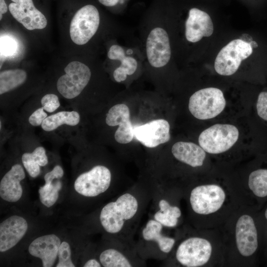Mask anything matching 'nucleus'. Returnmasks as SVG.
<instances>
[{
    "instance_id": "obj_1",
    "label": "nucleus",
    "mask_w": 267,
    "mask_h": 267,
    "mask_svg": "<svg viewBox=\"0 0 267 267\" xmlns=\"http://www.w3.org/2000/svg\"><path fill=\"white\" fill-rule=\"evenodd\" d=\"M143 189H129L106 204L101 210L99 220L104 230L120 236L122 242L130 238L145 208L146 192Z\"/></svg>"
},
{
    "instance_id": "obj_2",
    "label": "nucleus",
    "mask_w": 267,
    "mask_h": 267,
    "mask_svg": "<svg viewBox=\"0 0 267 267\" xmlns=\"http://www.w3.org/2000/svg\"><path fill=\"white\" fill-rule=\"evenodd\" d=\"M198 143L207 154L226 153L245 143L255 145L251 132L245 134L241 126L233 122H219L203 130L199 134Z\"/></svg>"
},
{
    "instance_id": "obj_3",
    "label": "nucleus",
    "mask_w": 267,
    "mask_h": 267,
    "mask_svg": "<svg viewBox=\"0 0 267 267\" xmlns=\"http://www.w3.org/2000/svg\"><path fill=\"white\" fill-rule=\"evenodd\" d=\"M139 41L145 64L156 70L169 64L172 54L170 37L162 20L143 21Z\"/></svg>"
},
{
    "instance_id": "obj_4",
    "label": "nucleus",
    "mask_w": 267,
    "mask_h": 267,
    "mask_svg": "<svg viewBox=\"0 0 267 267\" xmlns=\"http://www.w3.org/2000/svg\"><path fill=\"white\" fill-rule=\"evenodd\" d=\"M237 105H231L220 89L208 87L194 92L189 97L188 107L196 119L205 123L227 120Z\"/></svg>"
},
{
    "instance_id": "obj_5",
    "label": "nucleus",
    "mask_w": 267,
    "mask_h": 267,
    "mask_svg": "<svg viewBox=\"0 0 267 267\" xmlns=\"http://www.w3.org/2000/svg\"><path fill=\"white\" fill-rule=\"evenodd\" d=\"M107 57L120 63L113 73V78L117 83L125 81L128 76L134 74L138 67L144 63L139 40L133 44H112L108 50Z\"/></svg>"
},
{
    "instance_id": "obj_6",
    "label": "nucleus",
    "mask_w": 267,
    "mask_h": 267,
    "mask_svg": "<svg viewBox=\"0 0 267 267\" xmlns=\"http://www.w3.org/2000/svg\"><path fill=\"white\" fill-rule=\"evenodd\" d=\"M250 42L242 39H235L222 48L215 61L214 67L216 72L225 76L234 74L242 61L251 55L254 49L258 48L253 47Z\"/></svg>"
},
{
    "instance_id": "obj_7",
    "label": "nucleus",
    "mask_w": 267,
    "mask_h": 267,
    "mask_svg": "<svg viewBox=\"0 0 267 267\" xmlns=\"http://www.w3.org/2000/svg\"><path fill=\"white\" fill-rule=\"evenodd\" d=\"M100 23L99 11L92 4L80 8L73 17L70 25V36L78 45L89 42L97 32Z\"/></svg>"
},
{
    "instance_id": "obj_8",
    "label": "nucleus",
    "mask_w": 267,
    "mask_h": 267,
    "mask_svg": "<svg viewBox=\"0 0 267 267\" xmlns=\"http://www.w3.org/2000/svg\"><path fill=\"white\" fill-rule=\"evenodd\" d=\"M65 74L57 82L58 92L67 99L78 96L89 83L91 73L89 68L80 61L69 63L64 69Z\"/></svg>"
},
{
    "instance_id": "obj_9",
    "label": "nucleus",
    "mask_w": 267,
    "mask_h": 267,
    "mask_svg": "<svg viewBox=\"0 0 267 267\" xmlns=\"http://www.w3.org/2000/svg\"><path fill=\"white\" fill-rule=\"evenodd\" d=\"M225 199V194L219 185H201L191 190L189 202L192 210L200 215H208L218 211Z\"/></svg>"
},
{
    "instance_id": "obj_10",
    "label": "nucleus",
    "mask_w": 267,
    "mask_h": 267,
    "mask_svg": "<svg viewBox=\"0 0 267 267\" xmlns=\"http://www.w3.org/2000/svg\"><path fill=\"white\" fill-rule=\"evenodd\" d=\"M212 251L210 242L204 238L192 237L181 242L176 252V258L186 267H198L209 260Z\"/></svg>"
},
{
    "instance_id": "obj_11",
    "label": "nucleus",
    "mask_w": 267,
    "mask_h": 267,
    "mask_svg": "<svg viewBox=\"0 0 267 267\" xmlns=\"http://www.w3.org/2000/svg\"><path fill=\"white\" fill-rule=\"evenodd\" d=\"M111 180L110 170L104 166L97 165L81 174L75 181L74 188L82 195L95 197L109 188Z\"/></svg>"
},
{
    "instance_id": "obj_12",
    "label": "nucleus",
    "mask_w": 267,
    "mask_h": 267,
    "mask_svg": "<svg viewBox=\"0 0 267 267\" xmlns=\"http://www.w3.org/2000/svg\"><path fill=\"white\" fill-rule=\"evenodd\" d=\"M8 9L18 22L29 30L43 29L47 25L45 16L34 5L33 0H11Z\"/></svg>"
},
{
    "instance_id": "obj_13",
    "label": "nucleus",
    "mask_w": 267,
    "mask_h": 267,
    "mask_svg": "<svg viewBox=\"0 0 267 267\" xmlns=\"http://www.w3.org/2000/svg\"><path fill=\"white\" fill-rule=\"evenodd\" d=\"M170 130L167 120L156 119L134 127V136L144 146L154 148L170 140Z\"/></svg>"
},
{
    "instance_id": "obj_14",
    "label": "nucleus",
    "mask_w": 267,
    "mask_h": 267,
    "mask_svg": "<svg viewBox=\"0 0 267 267\" xmlns=\"http://www.w3.org/2000/svg\"><path fill=\"white\" fill-rule=\"evenodd\" d=\"M237 249L243 256L254 254L258 247V231L252 217L243 215L238 220L235 228Z\"/></svg>"
},
{
    "instance_id": "obj_15",
    "label": "nucleus",
    "mask_w": 267,
    "mask_h": 267,
    "mask_svg": "<svg viewBox=\"0 0 267 267\" xmlns=\"http://www.w3.org/2000/svg\"><path fill=\"white\" fill-rule=\"evenodd\" d=\"M105 122L109 126L119 125L114 135L117 142L127 144L133 139L134 127L130 120L129 108L126 104H118L112 106L107 113Z\"/></svg>"
},
{
    "instance_id": "obj_16",
    "label": "nucleus",
    "mask_w": 267,
    "mask_h": 267,
    "mask_svg": "<svg viewBox=\"0 0 267 267\" xmlns=\"http://www.w3.org/2000/svg\"><path fill=\"white\" fill-rule=\"evenodd\" d=\"M184 28L186 41L192 43L200 41L203 37H210L214 31L213 23L209 14L195 7L189 10Z\"/></svg>"
},
{
    "instance_id": "obj_17",
    "label": "nucleus",
    "mask_w": 267,
    "mask_h": 267,
    "mask_svg": "<svg viewBox=\"0 0 267 267\" xmlns=\"http://www.w3.org/2000/svg\"><path fill=\"white\" fill-rule=\"evenodd\" d=\"M163 225L154 219H149L143 227L140 236L139 242L153 249L158 253L168 254L172 250L175 240L173 238L163 234Z\"/></svg>"
},
{
    "instance_id": "obj_18",
    "label": "nucleus",
    "mask_w": 267,
    "mask_h": 267,
    "mask_svg": "<svg viewBox=\"0 0 267 267\" xmlns=\"http://www.w3.org/2000/svg\"><path fill=\"white\" fill-rule=\"evenodd\" d=\"M28 229L27 221L23 217L12 216L0 224V251L3 252L16 245Z\"/></svg>"
},
{
    "instance_id": "obj_19",
    "label": "nucleus",
    "mask_w": 267,
    "mask_h": 267,
    "mask_svg": "<svg viewBox=\"0 0 267 267\" xmlns=\"http://www.w3.org/2000/svg\"><path fill=\"white\" fill-rule=\"evenodd\" d=\"M61 244L59 238L55 234L43 235L36 238L29 246L28 251L33 256L41 259L43 267L53 266Z\"/></svg>"
},
{
    "instance_id": "obj_20",
    "label": "nucleus",
    "mask_w": 267,
    "mask_h": 267,
    "mask_svg": "<svg viewBox=\"0 0 267 267\" xmlns=\"http://www.w3.org/2000/svg\"><path fill=\"white\" fill-rule=\"evenodd\" d=\"M25 178L24 171L20 164L12 166L1 179L0 196L10 202L18 201L22 196L23 189L20 181Z\"/></svg>"
},
{
    "instance_id": "obj_21",
    "label": "nucleus",
    "mask_w": 267,
    "mask_h": 267,
    "mask_svg": "<svg viewBox=\"0 0 267 267\" xmlns=\"http://www.w3.org/2000/svg\"><path fill=\"white\" fill-rule=\"evenodd\" d=\"M171 151L176 159L192 168L201 167L207 154L199 144L189 141L176 142Z\"/></svg>"
},
{
    "instance_id": "obj_22",
    "label": "nucleus",
    "mask_w": 267,
    "mask_h": 267,
    "mask_svg": "<svg viewBox=\"0 0 267 267\" xmlns=\"http://www.w3.org/2000/svg\"><path fill=\"white\" fill-rule=\"evenodd\" d=\"M131 244L123 245L120 249L109 248L99 255V262L104 267H132L136 265L133 257L126 251Z\"/></svg>"
},
{
    "instance_id": "obj_23",
    "label": "nucleus",
    "mask_w": 267,
    "mask_h": 267,
    "mask_svg": "<svg viewBox=\"0 0 267 267\" xmlns=\"http://www.w3.org/2000/svg\"><path fill=\"white\" fill-rule=\"evenodd\" d=\"M157 202L158 210L154 213L153 219L164 226H176L181 215L180 209L178 206L171 205L165 198H159Z\"/></svg>"
},
{
    "instance_id": "obj_24",
    "label": "nucleus",
    "mask_w": 267,
    "mask_h": 267,
    "mask_svg": "<svg viewBox=\"0 0 267 267\" xmlns=\"http://www.w3.org/2000/svg\"><path fill=\"white\" fill-rule=\"evenodd\" d=\"M80 120V115L76 111H60L47 117L41 126L44 131L50 132L63 124L76 126L79 124Z\"/></svg>"
},
{
    "instance_id": "obj_25",
    "label": "nucleus",
    "mask_w": 267,
    "mask_h": 267,
    "mask_svg": "<svg viewBox=\"0 0 267 267\" xmlns=\"http://www.w3.org/2000/svg\"><path fill=\"white\" fill-rule=\"evenodd\" d=\"M22 161L29 175L32 178H36L40 173V166L47 164L48 159L44 148L39 146L32 153H24L22 156Z\"/></svg>"
},
{
    "instance_id": "obj_26",
    "label": "nucleus",
    "mask_w": 267,
    "mask_h": 267,
    "mask_svg": "<svg viewBox=\"0 0 267 267\" xmlns=\"http://www.w3.org/2000/svg\"><path fill=\"white\" fill-rule=\"evenodd\" d=\"M26 79V72L22 69L8 70L1 72L0 94L6 93L21 85Z\"/></svg>"
},
{
    "instance_id": "obj_27",
    "label": "nucleus",
    "mask_w": 267,
    "mask_h": 267,
    "mask_svg": "<svg viewBox=\"0 0 267 267\" xmlns=\"http://www.w3.org/2000/svg\"><path fill=\"white\" fill-rule=\"evenodd\" d=\"M248 184L256 197H267V167H260L252 171L248 177Z\"/></svg>"
},
{
    "instance_id": "obj_28",
    "label": "nucleus",
    "mask_w": 267,
    "mask_h": 267,
    "mask_svg": "<svg viewBox=\"0 0 267 267\" xmlns=\"http://www.w3.org/2000/svg\"><path fill=\"white\" fill-rule=\"evenodd\" d=\"M62 188L60 180L54 183H45L40 187L39 193L41 203L47 207L53 205L58 198V192Z\"/></svg>"
},
{
    "instance_id": "obj_29",
    "label": "nucleus",
    "mask_w": 267,
    "mask_h": 267,
    "mask_svg": "<svg viewBox=\"0 0 267 267\" xmlns=\"http://www.w3.org/2000/svg\"><path fill=\"white\" fill-rule=\"evenodd\" d=\"M254 109L258 119L267 127V89H264L258 93Z\"/></svg>"
},
{
    "instance_id": "obj_30",
    "label": "nucleus",
    "mask_w": 267,
    "mask_h": 267,
    "mask_svg": "<svg viewBox=\"0 0 267 267\" xmlns=\"http://www.w3.org/2000/svg\"><path fill=\"white\" fill-rule=\"evenodd\" d=\"M71 251L69 244L63 241L59 248L58 252V263L56 265V267H75V266L73 263L71 258Z\"/></svg>"
},
{
    "instance_id": "obj_31",
    "label": "nucleus",
    "mask_w": 267,
    "mask_h": 267,
    "mask_svg": "<svg viewBox=\"0 0 267 267\" xmlns=\"http://www.w3.org/2000/svg\"><path fill=\"white\" fill-rule=\"evenodd\" d=\"M42 107L49 113L55 111L60 106L57 96L54 94H46L41 99Z\"/></svg>"
},
{
    "instance_id": "obj_32",
    "label": "nucleus",
    "mask_w": 267,
    "mask_h": 267,
    "mask_svg": "<svg viewBox=\"0 0 267 267\" xmlns=\"http://www.w3.org/2000/svg\"><path fill=\"white\" fill-rule=\"evenodd\" d=\"M44 110L43 107L36 110L29 118V122L30 124L34 126L41 125L47 116Z\"/></svg>"
},
{
    "instance_id": "obj_33",
    "label": "nucleus",
    "mask_w": 267,
    "mask_h": 267,
    "mask_svg": "<svg viewBox=\"0 0 267 267\" xmlns=\"http://www.w3.org/2000/svg\"><path fill=\"white\" fill-rule=\"evenodd\" d=\"M64 175V172L59 165L55 166L53 170L46 173L44 177L45 183H51L54 178H61Z\"/></svg>"
},
{
    "instance_id": "obj_34",
    "label": "nucleus",
    "mask_w": 267,
    "mask_h": 267,
    "mask_svg": "<svg viewBox=\"0 0 267 267\" xmlns=\"http://www.w3.org/2000/svg\"><path fill=\"white\" fill-rule=\"evenodd\" d=\"M102 5L108 6L113 7L116 5L118 3H121V0H98Z\"/></svg>"
},
{
    "instance_id": "obj_35",
    "label": "nucleus",
    "mask_w": 267,
    "mask_h": 267,
    "mask_svg": "<svg viewBox=\"0 0 267 267\" xmlns=\"http://www.w3.org/2000/svg\"><path fill=\"white\" fill-rule=\"evenodd\" d=\"M101 264L100 262L97 261L96 260L94 259H91L88 261L84 264V267H100Z\"/></svg>"
},
{
    "instance_id": "obj_36",
    "label": "nucleus",
    "mask_w": 267,
    "mask_h": 267,
    "mask_svg": "<svg viewBox=\"0 0 267 267\" xmlns=\"http://www.w3.org/2000/svg\"><path fill=\"white\" fill-rule=\"evenodd\" d=\"M8 8V6L5 1V0H0V14L5 13Z\"/></svg>"
},
{
    "instance_id": "obj_37",
    "label": "nucleus",
    "mask_w": 267,
    "mask_h": 267,
    "mask_svg": "<svg viewBox=\"0 0 267 267\" xmlns=\"http://www.w3.org/2000/svg\"><path fill=\"white\" fill-rule=\"evenodd\" d=\"M264 216V218L265 219V221L267 223V207L265 210Z\"/></svg>"
},
{
    "instance_id": "obj_38",
    "label": "nucleus",
    "mask_w": 267,
    "mask_h": 267,
    "mask_svg": "<svg viewBox=\"0 0 267 267\" xmlns=\"http://www.w3.org/2000/svg\"><path fill=\"white\" fill-rule=\"evenodd\" d=\"M2 17V14H0V20H1Z\"/></svg>"
},
{
    "instance_id": "obj_39",
    "label": "nucleus",
    "mask_w": 267,
    "mask_h": 267,
    "mask_svg": "<svg viewBox=\"0 0 267 267\" xmlns=\"http://www.w3.org/2000/svg\"><path fill=\"white\" fill-rule=\"evenodd\" d=\"M124 0H121V3H123L124 1Z\"/></svg>"
}]
</instances>
